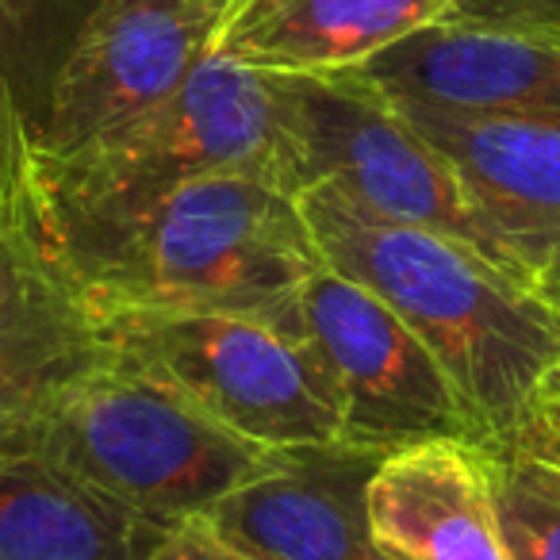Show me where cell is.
Here are the masks:
<instances>
[{"label": "cell", "mask_w": 560, "mask_h": 560, "mask_svg": "<svg viewBox=\"0 0 560 560\" xmlns=\"http://www.w3.org/2000/svg\"><path fill=\"white\" fill-rule=\"evenodd\" d=\"M96 319L112 312H226L284 330L323 265L300 196L257 177L188 180L108 215L62 223Z\"/></svg>", "instance_id": "cell-1"}, {"label": "cell", "mask_w": 560, "mask_h": 560, "mask_svg": "<svg viewBox=\"0 0 560 560\" xmlns=\"http://www.w3.org/2000/svg\"><path fill=\"white\" fill-rule=\"evenodd\" d=\"M312 238L404 319L460 392L483 442L511 430L560 365V307L476 246L373 219L327 188L300 192Z\"/></svg>", "instance_id": "cell-2"}, {"label": "cell", "mask_w": 560, "mask_h": 560, "mask_svg": "<svg viewBox=\"0 0 560 560\" xmlns=\"http://www.w3.org/2000/svg\"><path fill=\"white\" fill-rule=\"evenodd\" d=\"M0 453L50 460L154 534L208 514L284 460L219 427L112 346L27 419L0 430Z\"/></svg>", "instance_id": "cell-3"}, {"label": "cell", "mask_w": 560, "mask_h": 560, "mask_svg": "<svg viewBox=\"0 0 560 560\" xmlns=\"http://www.w3.org/2000/svg\"><path fill=\"white\" fill-rule=\"evenodd\" d=\"M43 173L62 223L135 208L208 177H257L296 192L272 73L219 55L203 58L192 78L150 112L73 154L43 158Z\"/></svg>", "instance_id": "cell-4"}, {"label": "cell", "mask_w": 560, "mask_h": 560, "mask_svg": "<svg viewBox=\"0 0 560 560\" xmlns=\"http://www.w3.org/2000/svg\"><path fill=\"white\" fill-rule=\"evenodd\" d=\"M108 346L231 434L277 453L342 445V404L307 342L226 312H112Z\"/></svg>", "instance_id": "cell-5"}, {"label": "cell", "mask_w": 560, "mask_h": 560, "mask_svg": "<svg viewBox=\"0 0 560 560\" xmlns=\"http://www.w3.org/2000/svg\"><path fill=\"white\" fill-rule=\"evenodd\" d=\"M272 85L289 135L296 192L327 188L373 219L468 242L506 272L534 284L480 223L445 158L415 131L384 89L358 70L307 78L272 73Z\"/></svg>", "instance_id": "cell-6"}, {"label": "cell", "mask_w": 560, "mask_h": 560, "mask_svg": "<svg viewBox=\"0 0 560 560\" xmlns=\"http://www.w3.org/2000/svg\"><path fill=\"white\" fill-rule=\"evenodd\" d=\"M284 330L327 369L350 450L396 453L430 438L483 442L480 422L434 353L384 300L327 261L304 280Z\"/></svg>", "instance_id": "cell-7"}, {"label": "cell", "mask_w": 560, "mask_h": 560, "mask_svg": "<svg viewBox=\"0 0 560 560\" xmlns=\"http://www.w3.org/2000/svg\"><path fill=\"white\" fill-rule=\"evenodd\" d=\"M226 0H96L58 66L43 127V158L142 116L177 93L211 55Z\"/></svg>", "instance_id": "cell-8"}, {"label": "cell", "mask_w": 560, "mask_h": 560, "mask_svg": "<svg viewBox=\"0 0 560 560\" xmlns=\"http://www.w3.org/2000/svg\"><path fill=\"white\" fill-rule=\"evenodd\" d=\"M396 108L445 158L499 246L560 307V124L419 101H396Z\"/></svg>", "instance_id": "cell-9"}, {"label": "cell", "mask_w": 560, "mask_h": 560, "mask_svg": "<svg viewBox=\"0 0 560 560\" xmlns=\"http://www.w3.org/2000/svg\"><path fill=\"white\" fill-rule=\"evenodd\" d=\"M358 73L396 101L560 124V32L430 24Z\"/></svg>", "instance_id": "cell-10"}, {"label": "cell", "mask_w": 560, "mask_h": 560, "mask_svg": "<svg viewBox=\"0 0 560 560\" xmlns=\"http://www.w3.org/2000/svg\"><path fill=\"white\" fill-rule=\"evenodd\" d=\"M381 457L350 445L284 453L272 472L219 499L208 518L257 560H396L369 529L365 491Z\"/></svg>", "instance_id": "cell-11"}, {"label": "cell", "mask_w": 560, "mask_h": 560, "mask_svg": "<svg viewBox=\"0 0 560 560\" xmlns=\"http://www.w3.org/2000/svg\"><path fill=\"white\" fill-rule=\"evenodd\" d=\"M365 503L373 541L396 560H511L483 442L430 438L384 453Z\"/></svg>", "instance_id": "cell-12"}, {"label": "cell", "mask_w": 560, "mask_h": 560, "mask_svg": "<svg viewBox=\"0 0 560 560\" xmlns=\"http://www.w3.org/2000/svg\"><path fill=\"white\" fill-rule=\"evenodd\" d=\"M445 0H226L211 55L261 73L358 70L442 20Z\"/></svg>", "instance_id": "cell-13"}, {"label": "cell", "mask_w": 560, "mask_h": 560, "mask_svg": "<svg viewBox=\"0 0 560 560\" xmlns=\"http://www.w3.org/2000/svg\"><path fill=\"white\" fill-rule=\"evenodd\" d=\"M89 312L66 257L39 139L16 96L0 101V327Z\"/></svg>", "instance_id": "cell-14"}, {"label": "cell", "mask_w": 560, "mask_h": 560, "mask_svg": "<svg viewBox=\"0 0 560 560\" xmlns=\"http://www.w3.org/2000/svg\"><path fill=\"white\" fill-rule=\"evenodd\" d=\"M158 537L50 460L0 453V560H147Z\"/></svg>", "instance_id": "cell-15"}, {"label": "cell", "mask_w": 560, "mask_h": 560, "mask_svg": "<svg viewBox=\"0 0 560 560\" xmlns=\"http://www.w3.org/2000/svg\"><path fill=\"white\" fill-rule=\"evenodd\" d=\"M483 450L511 560H560V396L541 388Z\"/></svg>", "instance_id": "cell-16"}, {"label": "cell", "mask_w": 560, "mask_h": 560, "mask_svg": "<svg viewBox=\"0 0 560 560\" xmlns=\"http://www.w3.org/2000/svg\"><path fill=\"white\" fill-rule=\"evenodd\" d=\"M108 353L93 312H66L0 327V430L27 419L62 384Z\"/></svg>", "instance_id": "cell-17"}, {"label": "cell", "mask_w": 560, "mask_h": 560, "mask_svg": "<svg viewBox=\"0 0 560 560\" xmlns=\"http://www.w3.org/2000/svg\"><path fill=\"white\" fill-rule=\"evenodd\" d=\"M96 0H0V73L39 131L58 66Z\"/></svg>", "instance_id": "cell-18"}, {"label": "cell", "mask_w": 560, "mask_h": 560, "mask_svg": "<svg viewBox=\"0 0 560 560\" xmlns=\"http://www.w3.org/2000/svg\"><path fill=\"white\" fill-rule=\"evenodd\" d=\"M438 24L560 32V0H445Z\"/></svg>", "instance_id": "cell-19"}, {"label": "cell", "mask_w": 560, "mask_h": 560, "mask_svg": "<svg viewBox=\"0 0 560 560\" xmlns=\"http://www.w3.org/2000/svg\"><path fill=\"white\" fill-rule=\"evenodd\" d=\"M147 560H257L249 552H242L238 545H231L208 514H192L180 526H173L170 534L158 537V545L147 552Z\"/></svg>", "instance_id": "cell-20"}, {"label": "cell", "mask_w": 560, "mask_h": 560, "mask_svg": "<svg viewBox=\"0 0 560 560\" xmlns=\"http://www.w3.org/2000/svg\"><path fill=\"white\" fill-rule=\"evenodd\" d=\"M541 388H549V392H557V396H560V365L552 369V373H549V381H545Z\"/></svg>", "instance_id": "cell-21"}, {"label": "cell", "mask_w": 560, "mask_h": 560, "mask_svg": "<svg viewBox=\"0 0 560 560\" xmlns=\"http://www.w3.org/2000/svg\"><path fill=\"white\" fill-rule=\"evenodd\" d=\"M12 93V85H9V81H4V73H0V101H4V96H9ZM12 96H16V93H12Z\"/></svg>", "instance_id": "cell-22"}]
</instances>
